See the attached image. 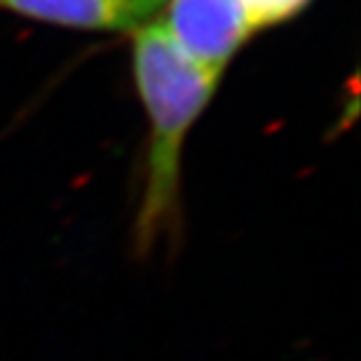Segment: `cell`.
<instances>
[{
	"label": "cell",
	"instance_id": "cell-1",
	"mask_svg": "<svg viewBox=\"0 0 361 361\" xmlns=\"http://www.w3.org/2000/svg\"><path fill=\"white\" fill-rule=\"evenodd\" d=\"M131 68L150 126L133 231L137 252L146 255L159 242H174L180 231V157L192 126L218 90L220 74L192 61L159 22L133 33Z\"/></svg>",
	"mask_w": 361,
	"mask_h": 361
},
{
	"label": "cell",
	"instance_id": "cell-2",
	"mask_svg": "<svg viewBox=\"0 0 361 361\" xmlns=\"http://www.w3.org/2000/svg\"><path fill=\"white\" fill-rule=\"evenodd\" d=\"M159 22L200 68L220 74L255 35L240 0H166Z\"/></svg>",
	"mask_w": 361,
	"mask_h": 361
},
{
	"label": "cell",
	"instance_id": "cell-3",
	"mask_svg": "<svg viewBox=\"0 0 361 361\" xmlns=\"http://www.w3.org/2000/svg\"><path fill=\"white\" fill-rule=\"evenodd\" d=\"M166 0H0V9L44 24L94 33H137L157 20Z\"/></svg>",
	"mask_w": 361,
	"mask_h": 361
},
{
	"label": "cell",
	"instance_id": "cell-4",
	"mask_svg": "<svg viewBox=\"0 0 361 361\" xmlns=\"http://www.w3.org/2000/svg\"><path fill=\"white\" fill-rule=\"evenodd\" d=\"M250 27L257 33H262L266 29L279 27L300 16L314 0H240Z\"/></svg>",
	"mask_w": 361,
	"mask_h": 361
}]
</instances>
